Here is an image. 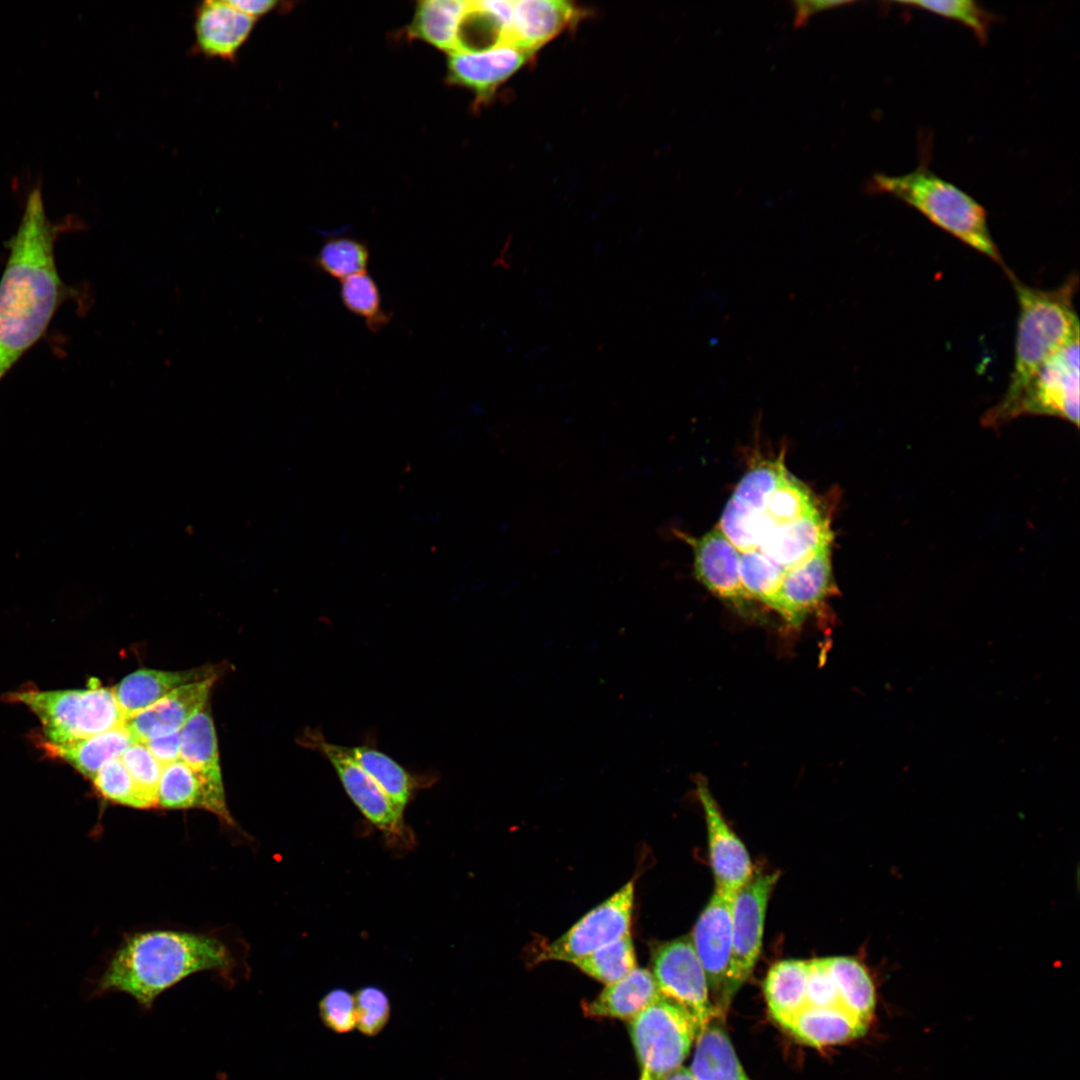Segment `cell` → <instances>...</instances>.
Instances as JSON below:
<instances>
[{
    "mask_svg": "<svg viewBox=\"0 0 1080 1080\" xmlns=\"http://www.w3.org/2000/svg\"><path fill=\"white\" fill-rule=\"evenodd\" d=\"M832 538L829 520L816 507L797 520L774 529L756 549L788 571L831 545Z\"/></svg>",
    "mask_w": 1080,
    "mask_h": 1080,
    "instance_id": "d6986e66",
    "label": "cell"
},
{
    "mask_svg": "<svg viewBox=\"0 0 1080 1080\" xmlns=\"http://www.w3.org/2000/svg\"><path fill=\"white\" fill-rule=\"evenodd\" d=\"M235 8L251 16L254 19L263 17L276 10L281 3L278 1H254V0H228Z\"/></svg>",
    "mask_w": 1080,
    "mask_h": 1080,
    "instance_id": "7dc6e473",
    "label": "cell"
},
{
    "mask_svg": "<svg viewBox=\"0 0 1080 1080\" xmlns=\"http://www.w3.org/2000/svg\"><path fill=\"white\" fill-rule=\"evenodd\" d=\"M340 298L345 308L365 321L367 328L377 332L391 319L382 306L381 294L374 279L366 273L341 281Z\"/></svg>",
    "mask_w": 1080,
    "mask_h": 1080,
    "instance_id": "74e56055",
    "label": "cell"
},
{
    "mask_svg": "<svg viewBox=\"0 0 1080 1080\" xmlns=\"http://www.w3.org/2000/svg\"><path fill=\"white\" fill-rule=\"evenodd\" d=\"M230 951L215 937L175 930H152L127 938L100 977L96 992H121L141 1007L188 976L213 971L229 976Z\"/></svg>",
    "mask_w": 1080,
    "mask_h": 1080,
    "instance_id": "7a4b0ae2",
    "label": "cell"
},
{
    "mask_svg": "<svg viewBox=\"0 0 1080 1080\" xmlns=\"http://www.w3.org/2000/svg\"><path fill=\"white\" fill-rule=\"evenodd\" d=\"M833 592L831 545H828L785 572L775 611L789 625L799 626Z\"/></svg>",
    "mask_w": 1080,
    "mask_h": 1080,
    "instance_id": "e0dca14e",
    "label": "cell"
},
{
    "mask_svg": "<svg viewBox=\"0 0 1080 1080\" xmlns=\"http://www.w3.org/2000/svg\"><path fill=\"white\" fill-rule=\"evenodd\" d=\"M572 964L605 985L622 979L637 967L631 933L579 958Z\"/></svg>",
    "mask_w": 1080,
    "mask_h": 1080,
    "instance_id": "836d02e7",
    "label": "cell"
},
{
    "mask_svg": "<svg viewBox=\"0 0 1080 1080\" xmlns=\"http://www.w3.org/2000/svg\"><path fill=\"white\" fill-rule=\"evenodd\" d=\"M783 460L784 455L781 453L778 458L761 460L754 464L740 480L728 502L758 524L772 493L788 472Z\"/></svg>",
    "mask_w": 1080,
    "mask_h": 1080,
    "instance_id": "4dcf8cb0",
    "label": "cell"
},
{
    "mask_svg": "<svg viewBox=\"0 0 1080 1080\" xmlns=\"http://www.w3.org/2000/svg\"><path fill=\"white\" fill-rule=\"evenodd\" d=\"M534 55L511 41L478 51H454L448 57L447 80L471 90L479 103L487 102Z\"/></svg>",
    "mask_w": 1080,
    "mask_h": 1080,
    "instance_id": "7c38bea8",
    "label": "cell"
},
{
    "mask_svg": "<svg viewBox=\"0 0 1080 1080\" xmlns=\"http://www.w3.org/2000/svg\"><path fill=\"white\" fill-rule=\"evenodd\" d=\"M696 794L705 815L714 890L733 897L753 875L752 862L746 847L725 821L703 777L696 778Z\"/></svg>",
    "mask_w": 1080,
    "mask_h": 1080,
    "instance_id": "4fadbf2b",
    "label": "cell"
},
{
    "mask_svg": "<svg viewBox=\"0 0 1080 1080\" xmlns=\"http://www.w3.org/2000/svg\"><path fill=\"white\" fill-rule=\"evenodd\" d=\"M214 675L217 670L213 666L184 671L143 668L128 674L112 690L127 721L172 690Z\"/></svg>",
    "mask_w": 1080,
    "mask_h": 1080,
    "instance_id": "44dd1931",
    "label": "cell"
},
{
    "mask_svg": "<svg viewBox=\"0 0 1080 1080\" xmlns=\"http://www.w3.org/2000/svg\"><path fill=\"white\" fill-rule=\"evenodd\" d=\"M180 737V759L202 782L206 810L232 825L233 818L226 804L220 769L217 736L210 713L203 709L193 715L180 730Z\"/></svg>",
    "mask_w": 1080,
    "mask_h": 1080,
    "instance_id": "9a60e30c",
    "label": "cell"
},
{
    "mask_svg": "<svg viewBox=\"0 0 1080 1080\" xmlns=\"http://www.w3.org/2000/svg\"><path fill=\"white\" fill-rule=\"evenodd\" d=\"M91 781L105 800L138 809L152 807L137 788L121 757L105 763Z\"/></svg>",
    "mask_w": 1080,
    "mask_h": 1080,
    "instance_id": "f35d334b",
    "label": "cell"
},
{
    "mask_svg": "<svg viewBox=\"0 0 1080 1080\" xmlns=\"http://www.w3.org/2000/svg\"><path fill=\"white\" fill-rule=\"evenodd\" d=\"M369 258L366 243L351 237H334L322 244L313 263L320 272L342 281L365 273Z\"/></svg>",
    "mask_w": 1080,
    "mask_h": 1080,
    "instance_id": "8d00e7d4",
    "label": "cell"
},
{
    "mask_svg": "<svg viewBox=\"0 0 1080 1080\" xmlns=\"http://www.w3.org/2000/svg\"><path fill=\"white\" fill-rule=\"evenodd\" d=\"M300 744L320 753L335 770L344 790L364 817L380 830L398 832L402 818L373 778L354 760L347 746L328 741L320 729H306Z\"/></svg>",
    "mask_w": 1080,
    "mask_h": 1080,
    "instance_id": "8fae6325",
    "label": "cell"
},
{
    "mask_svg": "<svg viewBox=\"0 0 1080 1080\" xmlns=\"http://www.w3.org/2000/svg\"><path fill=\"white\" fill-rule=\"evenodd\" d=\"M1020 415L1054 416L1079 424V339L1051 358L1012 399L999 401L984 423L1000 425Z\"/></svg>",
    "mask_w": 1080,
    "mask_h": 1080,
    "instance_id": "5b68a950",
    "label": "cell"
},
{
    "mask_svg": "<svg viewBox=\"0 0 1080 1080\" xmlns=\"http://www.w3.org/2000/svg\"><path fill=\"white\" fill-rule=\"evenodd\" d=\"M629 1032L640 1080H660L682 1066L699 1028L687 1010L662 995L629 1021Z\"/></svg>",
    "mask_w": 1080,
    "mask_h": 1080,
    "instance_id": "8992f818",
    "label": "cell"
},
{
    "mask_svg": "<svg viewBox=\"0 0 1080 1080\" xmlns=\"http://www.w3.org/2000/svg\"><path fill=\"white\" fill-rule=\"evenodd\" d=\"M356 1028L365 1036L380 1034L389 1022L390 1000L381 988L364 986L354 994Z\"/></svg>",
    "mask_w": 1080,
    "mask_h": 1080,
    "instance_id": "b9f144b4",
    "label": "cell"
},
{
    "mask_svg": "<svg viewBox=\"0 0 1080 1080\" xmlns=\"http://www.w3.org/2000/svg\"><path fill=\"white\" fill-rule=\"evenodd\" d=\"M806 1005L841 1006L840 997L825 958L808 961Z\"/></svg>",
    "mask_w": 1080,
    "mask_h": 1080,
    "instance_id": "ee69618b",
    "label": "cell"
},
{
    "mask_svg": "<svg viewBox=\"0 0 1080 1080\" xmlns=\"http://www.w3.org/2000/svg\"><path fill=\"white\" fill-rule=\"evenodd\" d=\"M652 974L661 994L687 1010L699 1031L712 1019L719 1018L690 936L658 945L652 953Z\"/></svg>",
    "mask_w": 1080,
    "mask_h": 1080,
    "instance_id": "9c48e42d",
    "label": "cell"
},
{
    "mask_svg": "<svg viewBox=\"0 0 1080 1080\" xmlns=\"http://www.w3.org/2000/svg\"><path fill=\"white\" fill-rule=\"evenodd\" d=\"M81 696L82 689L26 690L10 694L9 699L25 704L37 715L44 731L42 742L64 744L77 738Z\"/></svg>",
    "mask_w": 1080,
    "mask_h": 1080,
    "instance_id": "603a6c76",
    "label": "cell"
},
{
    "mask_svg": "<svg viewBox=\"0 0 1080 1080\" xmlns=\"http://www.w3.org/2000/svg\"><path fill=\"white\" fill-rule=\"evenodd\" d=\"M136 740L125 724L107 732L64 744L42 742L50 755L63 759L90 780L108 761L121 757Z\"/></svg>",
    "mask_w": 1080,
    "mask_h": 1080,
    "instance_id": "484cf974",
    "label": "cell"
},
{
    "mask_svg": "<svg viewBox=\"0 0 1080 1080\" xmlns=\"http://www.w3.org/2000/svg\"><path fill=\"white\" fill-rule=\"evenodd\" d=\"M808 961L782 960L775 963L764 981V994L772 1017L784 1026L806 1002Z\"/></svg>",
    "mask_w": 1080,
    "mask_h": 1080,
    "instance_id": "f1b7e54d",
    "label": "cell"
},
{
    "mask_svg": "<svg viewBox=\"0 0 1080 1080\" xmlns=\"http://www.w3.org/2000/svg\"><path fill=\"white\" fill-rule=\"evenodd\" d=\"M851 3H853V2L852 1H827V0H824V1H811V0H808V1H800V0L794 1L793 2V6H794V10H795V17H794V21H793L794 26L795 27H802L803 25H805L808 22V20L810 19V17L812 15H814V14H816L818 12H821V11H824V10H827V9H831V8H835V7H839V6H843V5H848V4H851Z\"/></svg>",
    "mask_w": 1080,
    "mask_h": 1080,
    "instance_id": "bcb514c9",
    "label": "cell"
},
{
    "mask_svg": "<svg viewBox=\"0 0 1080 1080\" xmlns=\"http://www.w3.org/2000/svg\"><path fill=\"white\" fill-rule=\"evenodd\" d=\"M257 20L228 0H206L194 12V54L234 63Z\"/></svg>",
    "mask_w": 1080,
    "mask_h": 1080,
    "instance_id": "2e32d148",
    "label": "cell"
},
{
    "mask_svg": "<svg viewBox=\"0 0 1080 1080\" xmlns=\"http://www.w3.org/2000/svg\"><path fill=\"white\" fill-rule=\"evenodd\" d=\"M469 1H418L408 28L411 38L423 40L451 53L457 50L458 33Z\"/></svg>",
    "mask_w": 1080,
    "mask_h": 1080,
    "instance_id": "83f0119b",
    "label": "cell"
},
{
    "mask_svg": "<svg viewBox=\"0 0 1080 1080\" xmlns=\"http://www.w3.org/2000/svg\"><path fill=\"white\" fill-rule=\"evenodd\" d=\"M815 504L809 489L787 472L758 520V546L774 529L804 516L817 507Z\"/></svg>",
    "mask_w": 1080,
    "mask_h": 1080,
    "instance_id": "1f68e13d",
    "label": "cell"
},
{
    "mask_svg": "<svg viewBox=\"0 0 1080 1080\" xmlns=\"http://www.w3.org/2000/svg\"><path fill=\"white\" fill-rule=\"evenodd\" d=\"M157 806L165 809H206L202 782L181 759L163 766Z\"/></svg>",
    "mask_w": 1080,
    "mask_h": 1080,
    "instance_id": "d6a6232c",
    "label": "cell"
},
{
    "mask_svg": "<svg viewBox=\"0 0 1080 1080\" xmlns=\"http://www.w3.org/2000/svg\"><path fill=\"white\" fill-rule=\"evenodd\" d=\"M720 1020L712 1019L697 1034L691 1074L696 1080H751Z\"/></svg>",
    "mask_w": 1080,
    "mask_h": 1080,
    "instance_id": "4316f807",
    "label": "cell"
},
{
    "mask_svg": "<svg viewBox=\"0 0 1080 1080\" xmlns=\"http://www.w3.org/2000/svg\"><path fill=\"white\" fill-rule=\"evenodd\" d=\"M143 742L162 766L180 759V731L148 738Z\"/></svg>",
    "mask_w": 1080,
    "mask_h": 1080,
    "instance_id": "f6af8a7d",
    "label": "cell"
},
{
    "mask_svg": "<svg viewBox=\"0 0 1080 1080\" xmlns=\"http://www.w3.org/2000/svg\"><path fill=\"white\" fill-rule=\"evenodd\" d=\"M126 723L112 689L96 684L82 689L77 739L98 735Z\"/></svg>",
    "mask_w": 1080,
    "mask_h": 1080,
    "instance_id": "e575fe53",
    "label": "cell"
},
{
    "mask_svg": "<svg viewBox=\"0 0 1080 1080\" xmlns=\"http://www.w3.org/2000/svg\"><path fill=\"white\" fill-rule=\"evenodd\" d=\"M354 760L373 778L402 818L414 791L423 784L422 775H415L392 757L381 751L374 736L359 745L348 747Z\"/></svg>",
    "mask_w": 1080,
    "mask_h": 1080,
    "instance_id": "d4e9b609",
    "label": "cell"
},
{
    "mask_svg": "<svg viewBox=\"0 0 1080 1080\" xmlns=\"http://www.w3.org/2000/svg\"><path fill=\"white\" fill-rule=\"evenodd\" d=\"M63 224L47 216L41 180L29 188L0 279V382L45 334L72 295L59 274L55 243Z\"/></svg>",
    "mask_w": 1080,
    "mask_h": 1080,
    "instance_id": "6da1fadb",
    "label": "cell"
},
{
    "mask_svg": "<svg viewBox=\"0 0 1080 1080\" xmlns=\"http://www.w3.org/2000/svg\"><path fill=\"white\" fill-rule=\"evenodd\" d=\"M897 3L959 22L969 28L982 44L988 39L993 15L974 1H899Z\"/></svg>",
    "mask_w": 1080,
    "mask_h": 1080,
    "instance_id": "ab89813d",
    "label": "cell"
},
{
    "mask_svg": "<svg viewBox=\"0 0 1080 1080\" xmlns=\"http://www.w3.org/2000/svg\"><path fill=\"white\" fill-rule=\"evenodd\" d=\"M732 896L714 890L690 935L719 1018L728 1010L725 986L732 948Z\"/></svg>",
    "mask_w": 1080,
    "mask_h": 1080,
    "instance_id": "30bf717a",
    "label": "cell"
},
{
    "mask_svg": "<svg viewBox=\"0 0 1080 1080\" xmlns=\"http://www.w3.org/2000/svg\"><path fill=\"white\" fill-rule=\"evenodd\" d=\"M868 187L872 192L885 193L906 203L937 227L1005 267L983 206L929 168L919 166L897 176L876 173Z\"/></svg>",
    "mask_w": 1080,
    "mask_h": 1080,
    "instance_id": "277c9868",
    "label": "cell"
},
{
    "mask_svg": "<svg viewBox=\"0 0 1080 1080\" xmlns=\"http://www.w3.org/2000/svg\"><path fill=\"white\" fill-rule=\"evenodd\" d=\"M319 1015L326 1028L345 1034L356 1028L354 994L343 988L328 991L319 1002Z\"/></svg>",
    "mask_w": 1080,
    "mask_h": 1080,
    "instance_id": "7bdbcfd3",
    "label": "cell"
},
{
    "mask_svg": "<svg viewBox=\"0 0 1080 1080\" xmlns=\"http://www.w3.org/2000/svg\"><path fill=\"white\" fill-rule=\"evenodd\" d=\"M660 1080H696L689 1068L681 1066L673 1072L662 1077Z\"/></svg>",
    "mask_w": 1080,
    "mask_h": 1080,
    "instance_id": "c3c4849f",
    "label": "cell"
},
{
    "mask_svg": "<svg viewBox=\"0 0 1080 1080\" xmlns=\"http://www.w3.org/2000/svg\"><path fill=\"white\" fill-rule=\"evenodd\" d=\"M1019 305L1014 367L1006 393L1000 401L1014 398L1059 350L1079 339L1074 308L1078 276L1071 275L1056 289L1027 286L1008 273Z\"/></svg>",
    "mask_w": 1080,
    "mask_h": 1080,
    "instance_id": "3957f363",
    "label": "cell"
},
{
    "mask_svg": "<svg viewBox=\"0 0 1080 1080\" xmlns=\"http://www.w3.org/2000/svg\"><path fill=\"white\" fill-rule=\"evenodd\" d=\"M785 570L757 549L740 552L739 575L751 597L776 610L777 597Z\"/></svg>",
    "mask_w": 1080,
    "mask_h": 1080,
    "instance_id": "d590c367",
    "label": "cell"
},
{
    "mask_svg": "<svg viewBox=\"0 0 1080 1080\" xmlns=\"http://www.w3.org/2000/svg\"><path fill=\"white\" fill-rule=\"evenodd\" d=\"M633 902L634 882L629 881L563 935L545 945L536 958L537 962L556 960L573 963L629 934Z\"/></svg>",
    "mask_w": 1080,
    "mask_h": 1080,
    "instance_id": "ba28073f",
    "label": "cell"
},
{
    "mask_svg": "<svg viewBox=\"0 0 1080 1080\" xmlns=\"http://www.w3.org/2000/svg\"><path fill=\"white\" fill-rule=\"evenodd\" d=\"M778 877V872H753L733 895L732 948L725 986L728 1008L760 955L768 900Z\"/></svg>",
    "mask_w": 1080,
    "mask_h": 1080,
    "instance_id": "52a82bcc",
    "label": "cell"
},
{
    "mask_svg": "<svg viewBox=\"0 0 1080 1080\" xmlns=\"http://www.w3.org/2000/svg\"><path fill=\"white\" fill-rule=\"evenodd\" d=\"M137 788L152 807L157 806V790L163 766L143 741L134 740L121 755Z\"/></svg>",
    "mask_w": 1080,
    "mask_h": 1080,
    "instance_id": "60d3db41",
    "label": "cell"
},
{
    "mask_svg": "<svg viewBox=\"0 0 1080 1080\" xmlns=\"http://www.w3.org/2000/svg\"><path fill=\"white\" fill-rule=\"evenodd\" d=\"M783 1027L803 1043L823 1047L857 1039L869 1024L841 1006L806 1005Z\"/></svg>",
    "mask_w": 1080,
    "mask_h": 1080,
    "instance_id": "cb8c5ba5",
    "label": "cell"
},
{
    "mask_svg": "<svg viewBox=\"0 0 1080 1080\" xmlns=\"http://www.w3.org/2000/svg\"><path fill=\"white\" fill-rule=\"evenodd\" d=\"M217 675L182 685L126 721L136 740L179 732L203 710Z\"/></svg>",
    "mask_w": 1080,
    "mask_h": 1080,
    "instance_id": "ac0fdd59",
    "label": "cell"
},
{
    "mask_svg": "<svg viewBox=\"0 0 1080 1080\" xmlns=\"http://www.w3.org/2000/svg\"><path fill=\"white\" fill-rule=\"evenodd\" d=\"M679 535L693 548L696 578L739 612L749 613L752 599L740 580V552L722 531L715 528L700 538Z\"/></svg>",
    "mask_w": 1080,
    "mask_h": 1080,
    "instance_id": "5bb4252c",
    "label": "cell"
},
{
    "mask_svg": "<svg viewBox=\"0 0 1080 1080\" xmlns=\"http://www.w3.org/2000/svg\"><path fill=\"white\" fill-rule=\"evenodd\" d=\"M651 971L636 967L622 979L608 984L592 1001L584 1002L586 1016L630 1021L661 997Z\"/></svg>",
    "mask_w": 1080,
    "mask_h": 1080,
    "instance_id": "7402d4cb",
    "label": "cell"
},
{
    "mask_svg": "<svg viewBox=\"0 0 1080 1080\" xmlns=\"http://www.w3.org/2000/svg\"><path fill=\"white\" fill-rule=\"evenodd\" d=\"M583 12L564 0L513 1L510 41L534 53L575 24Z\"/></svg>",
    "mask_w": 1080,
    "mask_h": 1080,
    "instance_id": "ffe728a7",
    "label": "cell"
},
{
    "mask_svg": "<svg viewBox=\"0 0 1080 1080\" xmlns=\"http://www.w3.org/2000/svg\"><path fill=\"white\" fill-rule=\"evenodd\" d=\"M825 960L843 1007L870 1025L876 1005V992L868 970L852 957L834 956Z\"/></svg>",
    "mask_w": 1080,
    "mask_h": 1080,
    "instance_id": "f546056e",
    "label": "cell"
}]
</instances>
